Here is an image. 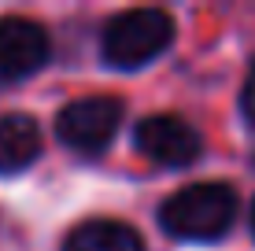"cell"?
Segmentation results:
<instances>
[{"label": "cell", "instance_id": "cell-4", "mask_svg": "<svg viewBox=\"0 0 255 251\" xmlns=\"http://www.w3.org/2000/svg\"><path fill=\"white\" fill-rule=\"evenodd\" d=\"M137 148L159 167H189L200 155V133L178 115H152L137 126Z\"/></svg>", "mask_w": 255, "mask_h": 251}, {"label": "cell", "instance_id": "cell-5", "mask_svg": "<svg viewBox=\"0 0 255 251\" xmlns=\"http://www.w3.org/2000/svg\"><path fill=\"white\" fill-rule=\"evenodd\" d=\"M48 59V33L30 19H0V78H26Z\"/></svg>", "mask_w": 255, "mask_h": 251}, {"label": "cell", "instance_id": "cell-3", "mask_svg": "<svg viewBox=\"0 0 255 251\" xmlns=\"http://www.w3.org/2000/svg\"><path fill=\"white\" fill-rule=\"evenodd\" d=\"M122 122V103L115 96L70 100L56 118V133L74 152H104Z\"/></svg>", "mask_w": 255, "mask_h": 251}, {"label": "cell", "instance_id": "cell-7", "mask_svg": "<svg viewBox=\"0 0 255 251\" xmlns=\"http://www.w3.org/2000/svg\"><path fill=\"white\" fill-rule=\"evenodd\" d=\"M63 251H144V244H140V237L129 226L96 218L70 233Z\"/></svg>", "mask_w": 255, "mask_h": 251}, {"label": "cell", "instance_id": "cell-9", "mask_svg": "<svg viewBox=\"0 0 255 251\" xmlns=\"http://www.w3.org/2000/svg\"><path fill=\"white\" fill-rule=\"evenodd\" d=\"M252 233H255V203H252Z\"/></svg>", "mask_w": 255, "mask_h": 251}, {"label": "cell", "instance_id": "cell-1", "mask_svg": "<svg viewBox=\"0 0 255 251\" xmlns=\"http://www.w3.org/2000/svg\"><path fill=\"white\" fill-rule=\"evenodd\" d=\"M163 229L181 240H215L233 226L237 196L230 185H189L163 203Z\"/></svg>", "mask_w": 255, "mask_h": 251}, {"label": "cell", "instance_id": "cell-6", "mask_svg": "<svg viewBox=\"0 0 255 251\" xmlns=\"http://www.w3.org/2000/svg\"><path fill=\"white\" fill-rule=\"evenodd\" d=\"M41 155V133L30 115L0 118V174H19Z\"/></svg>", "mask_w": 255, "mask_h": 251}, {"label": "cell", "instance_id": "cell-2", "mask_svg": "<svg viewBox=\"0 0 255 251\" xmlns=\"http://www.w3.org/2000/svg\"><path fill=\"white\" fill-rule=\"evenodd\" d=\"M174 41V19L159 7H133L122 11L104 30V56L111 67H144Z\"/></svg>", "mask_w": 255, "mask_h": 251}, {"label": "cell", "instance_id": "cell-8", "mask_svg": "<svg viewBox=\"0 0 255 251\" xmlns=\"http://www.w3.org/2000/svg\"><path fill=\"white\" fill-rule=\"evenodd\" d=\"M241 111H244V118L255 126V67L248 71V82H244V92H241Z\"/></svg>", "mask_w": 255, "mask_h": 251}]
</instances>
